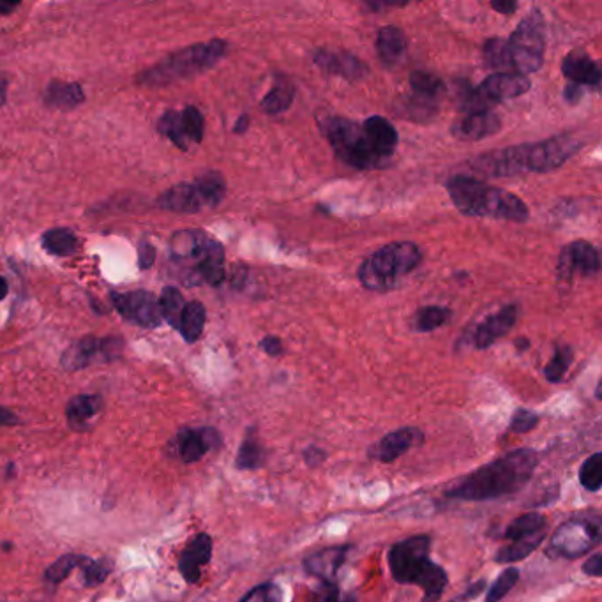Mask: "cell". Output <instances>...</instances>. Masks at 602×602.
Wrapping results in <instances>:
<instances>
[{
  "mask_svg": "<svg viewBox=\"0 0 602 602\" xmlns=\"http://www.w3.org/2000/svg\"><path fill=\"white\" fill-rule=\"evenodd\" d=\"M539 456L532 449H516L456 482L445 495L454 500L482 502L520 491L532 479Z\"/></svg>",
  "mask_w": 602,
  "mask_h": 602,
  "instance_id": "6da1fadb",
  "label": "cell"
},
{
  "mask_svg": "<svg viewBox=\"0 0 602 602\" xmlns=\"http://www.w3.org/2000/svg\"><path fill=\"white\" fill-rule=\"evenodd\" d=\"M580 149L572 135H560L537 143H521L507 149L486 152L472 161L477 174L486 177H514L528 172H551L564 165Z\"/></svg>",
  "mask_w": 602,
  "mask_h": 602,
  "instance_id": "7a4b0ae2",
  "label": "cell"
},
{
  "mask_svg": "<svg viewBox=\"0 0 602 602\" xmlns=\"http://www.w3.org/2000/svg\"><path fill=\"white\" fill-rule=\"evenodd\" d=\"M452 204L465 216L505 219L512 223H527L528 207L520 196L505 189L493 188L468 175H456L447 182Z\"/></svg>",
  "mask_w": 602,
  "mask_h": 602,
  "instance_id": "3957f363",
  "label": "cell"
},
{
  "mask_svg": "<svg viewBox=\"0 0 602 602\" xmlns=\"http://www.w3.org/2000/svg\"><path fill=\"white\" fill-rule=\"evenodd\" d=\"M431 537L414 535L399 541L389 551V567L392 578L401 585H417L422 588L424 602H438L444 595L449 576L444 567L429 560Z\"/></svg>",
  "mask_w": 602,
  "mask_h": 602,
  "instance_id": "277c9868",
  "label": "cell"
},
{
  "mask_svg": "<svg viewBox=\"0 0 602 602\" xmlns=\"http://www.w3.org/2000/svg\"><path fill=\"white\" fill-rule=\"evenodd\" d=\"M172 260L186 271L188 285L218 286L225 279V249L202 230L177 232L170 242Z\"/></svg>",
  "mask_w": 602,
  "mask_h": 602,
  "instance_id": "5b68a950",
  "label": "cell"
},
{
  "mask_svg": "<svg viewBox=\"0 0 602 602\" xmlns=\"http://www.w3.org/2000/svg\"><path fill=\"white\" fill-rule=\"evenodd\" d=\"M421 264V249L414 242H392L368 256L359 267V281L371 292H387Z\"/></svg>",
  "mask_w": 602,
  "mask_h": 602,
  "instance_id": "8992f818",
  "label": "cell"
},
{
  "mask_svg": "<svg viewBox=\"0 0 602 602\" xmlns=\"http://www.w3.org/2000/svg\"><path fill=\"white\" fill-rule=\"evenodd\" d=\"M322 131L334 154L348 166L357 170H377L389 165V161L369 140L362 124L343 117H331L322 122Z\"/></svg>",
  "mask_w": 602,
  "mask_h": 602,
  "instance_id": "52a82bcc",
  "label": "cell"
},
{
  "mask_svg": "<svg viewBox=\"0 0 602 602\" xmlns=\"http://www.w3.org/2000/svg\"><path fill=\"white\" fill-rule=\"evenodd\" d=\"M226 50H228V45L221 39H214L211 43H202V45L189 46L181 52L168 55L165 61L159 62L154 68L147 69L140 75V83L166 85V83L198 75L205 69L216 66L225 57Z\"/></svg>",
  "mask_w": 602,
  "mask_h": 602,
  "instance_id": "ba28073f",
  "label": "cell"
},
{
  "mask_svg": "<svg viewBox=\"0 0 602 602\" xmlns=\"http://www.w3.org/2000/svg\"><path fill=\"white\" fill-rule=\"evenodd\" d=\"M226 195V182L218 172H207L191 184H179L159 196V205L166 211L195 214L214 209Z\"/></svg>",
  "mask_w": 602,
  "mask_h": 602,
  "instance_id": "9c48e42d",
  "label": "cell"
},
{
  "mask_svg": "<svg viewBox=\"0 0 602 602\" xmlns=\"http://www.w3.org/2000/svg\"><path fill=\"white\" fill-rule=\"evenodd\" d=\"M507 50L511 59V68L516 73L527 76L542 68L544 62V50H546V39H544V18L541 11L534 9L530 11L516 31L512 32L511 38L507 39Z\"/></svg>",
  "mask_w": 602,
  "mask_h": 602,
  "instance_id": "30bf717a",
  "label": "cell"
},
{
  "mask_svg": "<svg viewBox=\"0 0 602 602\" xmlns=\"http://www.w3.org/2000/svg\"><path fill=\"white\" fill-rule=\"evenodd\" d=\"M601 542V521L590 518H572L557 528L550 542L551 555L562 558H580L594 550Z\"/></svg>",
  "mask_w": 602,
  "mask_h": 602,
  "instance_id": "8fae6325",
  "label": "cell"
},
{
  "mask_svg": "<svg viewBox=\"0 0 602 602\" xmlns=\"http://www.w3.org/2000/svg\"><path fill=\"white\" fill-rule=\"evenodd\" d=\"M601 269L599 251L587 241H576L565 246L558 255V281L569 283L576 274L592 278Z\"/></svg>",
  "mask_w": 602,
  "mask_h": 602,
  "instance_id": "7c38bea8",
  "label": "cell"
},
{
  "mask_svg": "<svg viewBox=\"0 0 602 602\" xmlns=\"http://www.w3.org/2000/svg\"><path fill=\"white\" fill-rule=\"evenodd\" d=\"M122 350V341L119 338H106L98 341L96 338H82L76 341L75 345L64 352L62 355V366L68 371H78V369L91 366L96 359L103 361H112L115 355H119Z\"/></svg>",
  "mask_w": 602,
  "mask_h": 602,
  "instance_id": "4fadbf2b",
  "label": "cell"
},
{
  "mask_svg": "<svg viewBox=\"0 0 602 602\" xmlns=\"http://www.w3.org/2000/svg\"><path fill=\"white\" fill-rule=\"evenodd\" d=\"M113 302L122 317L136 322L142 327H158L161 324L159 302L149 292H131V294H115Z\"/></svg>",
  "mask_w": 602,
  "mask_h": 602,
  "instance_id": "5bb4252c",
  "label": "cell"
},
{
  "mask_svg": "<svg viewBox=\"0 0 602 602\" xmlns=\"http://www.w3.org/2000/svg\"><path fill=\"white\" fill-rule=\"evenodd\" d=\"M532 89V82L527 76L520 73H495L486 80H482L481 85L477 87V92L481 98L488 103V106L507 99L520 98Z\"/></svg>",
  "mask_w": 602,
  "mask_h": 602,
  "instance_id": "9a60e30c",
  "label": "cell"
},
{
  "mask_svg": "<svg viewBox=\"0 0 602 602\" xmlns=\"http://www.w3.org/2000/svg\"><path fill=\"white\" fill-rule=\"evenodd\" d=\"M500 129H502V121L497 113L484 110V112H468L460 115L452 124L451 133L461 142H477L482 138L497 135Z\"/></svg>",
  "mask_w": 602,
  "mask_h": 602,
  "instance_id": "2e32d148",
  "label": "cell"
},
{
  "mask_svg": "<svg viewBox=\"0 0 602 602\" xmlns=\"http://www.w3.org/2000/svg\"><path fill=\"white\" fill-rule=\"evenodd\" d=\"M212 539L209 534H198L188 542L179 557V571L189 585H195L202 578V569L211 562Z\"/></svg>",
  "mask_w": 602,
  "mask_h": 602,
  "instance_id": "e0dca14e",
  "label": "cell"
},
{
  "mask_svg": "<svg viewBox=\"0 0 602 602\" xmlns=\"http://www.w3.org/2000/svg\"><path fill=\"white\" fill-rule=\"evenodd\" d=\"M424 435L419 428H399L392 433H387L378 444L373 445L369 449V456L373 460L391 461L398 460L399 456H403L405 452L410 451L414 445L422 444Z\"/></svg>",
  "mask_w": 602,
  "mask_h": 602,
  "instance_id": "ac0fdd59",
  "label": "cell"
},
{
  "mask_svg": "<svg viewBox=\"0 0 602 602\" xmlns=\"http://www.w3.org/2000/svg\"><path fill=\"white\" fill-rule=\"evenodd\" d=\"M177 451L184 463H195L204 458L212 447L221 444L218 431L212 428H182L177 433Z\"/></svg>",
  "mask_w": 602,
  "mask_h": 602,
  "instance_id": "d6986e66",
  "label": "cell"
},
{
  "mask_svg": "<svg viewBox=\"0 0 602 602\" xmlns=\"http://www.w3.org/2000/svg\"><path fill=\"white\" fill-rule=\"evenodd\" d=\"M350 546H329L324 550L315 551L309 557L304 558V569L309 576H315L322 583H334L338 571L347 562Z\"/></svg>",
  "mask_w": 602,
  "mask_h": 602,
  "instance_id": "ffe728a7",
  "label": "cell"
},
{
  "mask_svg": "<svg viewBox=\"0 0 602 602\" xmlns=\"http://www.w3.org/2000/svg\"><path fill=\"white\" fill-rule=\"evenodd\" d=\"M516 318H518V306H505L495 315L486 318L475 329L474 336H472L474 347L479 348V350L491 347L498 338H502L507 332L511 331L514 324H516Z\"/></svg>",
  "mask_w": 602,
  "mask_h": 602,
  "instance_id": "44dd1931",
  "label": "cell"
},
{
  "mask_svg": "<svg viewBox=\"0 0 602 602\" xmlns=\"http://www.w3.org/2000/svg\"><path fill=\"white\" fill-rule=\"evenodd\" d=\"M313 61H315L318 68L324 69L325 73L341 76V78L350 80V82L361 80L368 73L366 64L359 61L352 53L320 50V52L315 53Z\"/></svg>",
  "mask_w": 602,
  "mask_h": 602,
  "instance_id": "7402d4cb",
  "label": "cell"
},
{
  "mask_svg": "<svg viewBox=\"0 0 602 602\" xmlns=\"http://www.w3.org/2000/svg\"><path fill=\"white\" fill-rule=\"evenodd\" d=\"M564 76L578 87L597 89L601 83V69L597 62L585 52H571L562 62Z\"/></svg>",
  "mask_w": 602,
  "mask_h": 602,
  "instance_id": "603a6c76",
  "label": "cell"
},
{
  "mask_svg": "<svg viewBox=\"0 0 602 602\" xmlns=\"http://www.w3.org/2000/svg\"><path fill=\"white\" fill-rule=\"evenodd\" d=\"M362 128L366 131L371 143L375 145V149L387 161H391L394 151L398 147V131L394 129L391 122L387 121L385 117H380V115H373V117H369L364 121Z\"/></svg>",
  "mask_w": 602,
  "mask_h": 602,
  "instance_id": "cb8c5ba5",
  "label": "cell"
},
{
  "mask_svg": "<svg viewBox=\"0 0 602 602\" xmlns=\"http://www.w3.org/2000/svg\"><path fill=\"white\" fill-rule=\"evenodd\" d=\"M103 408V399L98 394H80L68 403L66 417H68L69 428L75 431H85L89 428V422L96 419V415Z\"/></svg>",
  "mask_w": 602,
  "mask_h": 602,
  "instance_id": "d4e9b609",
  "label": "cell"
},
{
  "mask_svg": "<svg viewBox=\"0 0 602 602\" xmlns=\"http://www.w3.org/2000/svg\"><path fill=\"white\" fill-rule=\"evenodd\" d=\"M377 52L387 66L398 64L407 52L405 34L394 25H387L384 29H380L377 36Z\"/></svg>",
  "mask_w": 602,
  "mask_h": 602,
  "instance_id": "484cf974",
  "label": "cell"
},
{
  "mask_svg": "<svg viewBox=\"0 0 602 602\" xmlns=\"http://www.w3.org/2000/svg\"><path fill=\"white\" fill-rule=\"evenodd\" d=\"M410 87L414 92L412 99L428 106L435 105L445 92L444 80L435 73H429V71H414L410 75Z\"/></svg>",
  "mask_w": 602,
  "mask_h": 602,
  "instance_id": "4316f807",
  "label": "cell"
},
{
  "mask_svg": "<svg viewBox=\"0 0 602 602\" xmlns=\"http://www.w3.org/2000/svg\"><path fill=\"white\" fill-rule=\"evenodd\" d=\"M45 101L55 108H75L85 101L78 83L52 82L46 89Z\"/></svg>",
  "mask_w": 602,
  "mask_h": 602,
  "instance_id": "83f0119b",
  "label": "cell"
},
{
  "mask_svg": "<svg viewBox=\"0 0 602 602\" xmlns=\"http://www.w3.org/2000/svg\"><path fill=\"white\" fill-rule=\"evenodd\" d=\"M264 458V447L258 440L255 429H248V433L239 447V452H237L235 465L239 470H256L264 465Z\"/></svg>",
  "mask_w": 602,
  "mask_h": 602,
  "instance_id": "f1b7e54d",
  "label": "cell"
},
{
  "mask_svg": "<svg viewBox=\"0 0 602 602\" xmlns=\"http://www.w3.org/2000/svg\"><path fill=\"white\" fill-rule=\"evenodd\" d=\"M205 317H207V313H205L202 302L193 301L186 304L182 311L181 325H179L182 338L186 339L188 343H195L204 332Z\"/></svg>",
  "mask_w": 602,
  "mask_h": 602,
  "instance_id": "f546056e",
  "label": "cell"
},
{
  "mask_svg": "<svg viewBox=\"0 0 602 602\" xmlns=\"http://www.w3.org/2000/svg\"><path fill=\"white\" fill-rule=\"evenodd\" d=\"M544 527H546L544 516H541L539 512H528V514H523V516L516 518L507 525L504 539L505 541H520V539H525L530 535L544 532Z\"/></svg>",
  "mask_w": 602,
  "mask_h": 602,
  "instance_id": "4dcf8cb0",
  "label": "cell"
},
{
  "mask_svg": "<svg viewBox=\"0 0 602 602\" xmlns=\"http://www.w3.org/2000/svg\"><path fill=\"white\" fill-rule=\"evenodd\" d=\"M546 534L539 532V534L530 535L520 541H512V544L505 546L502 550L497 553L498 564H509V562H520L541 546V542L544 541Z\"/></svg>",
  "mask_w": 602,
  "mask_h": 602,
  "instance_id": "1f68e13d",
  "label": "cell"
},
{
  "mask_svg": "<svg viewBox=\"0 0 602 602\" xmlns=\"http://www.w3.org/2000/svg\"><path fill=\"white\" fill-rule=\"evenodd\" d=\"M159 309H161V318H165L168 324L179 329L181 325L182 311H184V297L174 286H166L163 294L159 297Z\"/></svg>",
  "mask_w": 602,
  "mask_h": 602,
  "instance_id": "d6a6232c",
  "label": "cell"
},
{
  "mask_svg": "<svg viewBox=\"0 0 602 602\" xmlns=\"http://www.w3.org/2000/svg\"><path fill=\"white\" fill-rule=\"evenodd\" d=\"M43 246L52 255L69 256L78 249V241L68 228H55L43 235Z\"/></svg>",
  "mask_w": 602,
  "mask_h": 602,
  "instance_id": "836d02e7",
  "label": "cell"
},
{
  "mask_svg": "<svg viewBox=\"0 0 602 602\" xmlns=\"http://www.w3.org/2000/svg\"><path fill=\"white\" fill-rule=\"evenodd\" d=\"M294 103V85L288 82H278L269 94L262 99V108L269 115L283 113Z\"/></svg>",
  "mask_w": 602,
  "mask_h": 602,
  "instance_id": "e575fe53",
  "label": "cell"
},
{
  "mask_svg": "<svg viewBox=\"0 0 602 602\" xmlns=\"http://www.w3.org/2000/svg\"><path fill=\"white\" fill-rule=\"evenodd\" d=\"M89 560L85 555H64V557L55 560L45 571V581L50 585H59L68 578L75 569H82V565Z\"/></svg>",
  "mask_w": 602,
  "mask_h": 602,
  "instance_id": "d590c367",
  "label": "cell"
},
{
  "mask_svg": "<svg viewBox=\"0 0 602 602\" xmlns=\"http://www.w3.org/2000/svg\"><path fill=\"white\" fill-rule=\"evenodd\" d=\"M451 318V309L442 308V306H428L415 313L414 327L415 331L431 332L442 327V325Z\"/></svg>",
  "mask_w": 602,
  "mask_h": 602,
  "instance_id": "8d00e7d4",
  "label": "cell"
},
{
  "mask_svg": "<svg viewBox=\"0 0 602 602\" xmlns=\"http://www.w3.org/2000/svg\"><path fill=\"white\" fill-rule=\"evenodd\" d=\"M572 361H574L572 348L567 347V345L558 347L557 352L553 355V359L544 368V377L551 384H558L565 377L567 369L571 368Z\"/></svg>",
  "mask_w": 602,
  "mask_h": 602,
  "instance_id": "74e56055",
  "label": "cell"
},
{
  "mask_svg": "<svg viewBox=\"0 0 602 602\" xmlns=\"http://www.w3.org/2000/svg\"><path fill=\"white\" fill-rule=\"evenodd\" d=\"M580 482L585 490L597 493L602 486V456L599 452L592 454L580 468Z\"/></svg>",
  "mask_w": 602,
  "mask_h": 602,
  "instance_id": "f35d334b",
  "label": "cell"
},
{
  "mask_svg": "<svg viewBox=\"0 0 602 602\" xmlns=\"http://www.w3.org/2000/svg\"><path fill=\"white\" fill-rule=\"evenodd\" d=\"M484 61L493 69H511V59L505 39L493 38L484 45Z\"/></svg>",
  "mask_w": 602,
  "mask_h": 602,
  "instance_id": "ab89813d",
  "label": "cell"
},
{
  "mask_svg": "<svg viewBox=\"0 0 602 602\" xmlns=\"http://www.w3.org/2000/svg\"><path fill=\"white\" fill-rule=\"evenodd\" d=\"M181 124L184 135L188 136L189 142L200 143L204 140V115L195 106H188L181 113Z\"/></svg>",
  "mask_w": 602,
  "mask_h": 602,
  "instance_id": "60d3db41",
  "label": "cell"
},
{
  "mask_svg": "<svg viewBox=\"0 0 602 602\" xmlns=\"http://www.w3.org/2000/svg\"><path fill=\"white\" fill-rule=\"evenodd\" d=\"M113 564L106 558L101 560H92L89 558L85 564L82 565L83 571V583L87 587H96L105 583L106 578L112 574Z\"/></svg>",
  "mask_w": 602,
  "mask_h": 602,
  "instance_id": "b9f144b4",
  "label": "cell"
},
{
  "mask_svg": "<svg viewBox=\"0 0 602 602\" xmlns=\"http://www.w3.org/2000/svg\"><path fill=\"white\" fill-rule=\"evenodd\" d=\"M159 129L165 133L172 142L182 149L188 151V136L184 135V129L181 124V113L168 112L165 117L159 121Z\"/></svg>",
  "mask_w": 602,
  "mask_h": 602,
  "instance_id": "7bdbcfd3",
  "label": "cell"
},
{
  "mask_svg": "<svg viewBox=\"0 0 602 602\" xmlns=\"http://www.w3.org/2000/svg\"><path fill=\"white\" fill-rule=\"evenodd\" d=\"M520 581V571L509 567L505 569L497 581L491 585L490 592L486 595V602H500L504 599L505 595L511 592L512 588L516 587V583Z\"/></svg>",
  "mask_w": 602,
  "mask_h": 602,
  "instance_id": "ee69618b",
  "label": "cell"
},
{
  "mask_svg": "<svg viewBox=\"0 0 602 602\" xmlns=\"http://www.w3.org/2000/svg\"><path fill=\"white\" fill-rule=\"evenodd\" d=\"M241 602H283V588L276 583H262L249 590Z\"/></svg>",
  "mask_w": 602,
  "mask_h": 602,
  "instance_id": "f6af8a7d",
  "label": "cell"
},
{
  "mask_svg": "<svg viewBox=\"0 0 602 602\" xmlns=\"http://www.w3.org/2000/svg\"><path fill=\"white\" fill-rule=\"evenodd\" d=\"M537 424H539V415L530 412L527 408H520L512 415L511 431H514V433H528V431L537 428Z\"/></svg>",
  "mask_w": 602,
  "mask_h": 602,
  "instance_id": "bcb514c9",
  "label": "cell"
},
{
  "mask_svg": "<svg viewBox=\"0 0 602 602\" xmlns=\"http://www.w3.org/2000/svg\"><path fill=\"white\" fill-rule=\"evenodd\" d=\"M308 602H341L338 585L336 583H322L313 592Z\"/></svg>",
  "mask_w": 602,
  "mask_h": 602,
  "instance_id": "7dc6e473",
  "label": "cell"
},
{
  "mask_svg": "<svg viewBox=\"0 0 602 602\" xmlns=\"http://www.w3.org/2000/svg\"><path fill=\"white\" fill-rule=\"evenodd\" d=\"M583 572L587 576L592 578H599L602 574V555L601 553H595L592 557L588 558L587 562L583 564Z\"/></svg>",
  "mask_w": 602,
  "mask_h": 602,
  "instance_id": "c3c4849f",
  "label": "cell"
},
{
  "mask_svg": "<svg viewBox=\"0 0 602 602\" xmlns=\"http://www.w3.org/2000/svg\"><path fill=\"white\" fill-rule=\"evenodd\" d=\"M304 461L308 463L309 467H318L325 461V452L317 445H311L304 451Z\"/></svg>",
  "mask_w": 602,
  "mask_h": 602,
  "instance_id": "681fc988",
  "label": "cell"
},
{
  "mask_svg": "<svg viewBox=\"0 0 602 602\" xmlns=\"http://www.w3.org/2000/svg\"><path fill=\"white\" fill-rule=\"evenodd\" d=\"M260 347L264 348L265 352L271 355V357L283 354L281 339L276 338V336H267V338L262 339V341H260Z\"/></svg>",
  "mask_w": 602,
  "mask_h": 602,
  "instance_id": "f907efd6",
  "label": "cell"
},
{
  "mask_svg": "<svg viewBox=\"0 0 602 602\" xmlns=\"http://www.w3.org/2000/svg\"><path fill=\"white\" fill-rule=\"evenodd\" d=\"M156 260V251L152 248L151 244L143 242L142 248H140V267L142 269H149Z\"/></svg>",
  "mask_w": 602,
  "mask_h": 602,
  "instance_id": "816d5d0a",
  "label": "cell"
},
{
  "mask_svg": "<svg viewBox=\"0 0 602 602\" xmlns=\"http://www.w3.org/2000/svg\"><path fill=\"white\" fill-rule=\"evenodd\" d=\"M491 8L495 9L497 13H502V15H512L518 9V4L512 2V0H509V2L502 0V2H491Z\"/></svg>",
  "mask_w": 602,
  "mask_h": 602,
  "instance_id": "f5cc1de1",
  "label": "cell"
},
{
  "mask_svg": "<svg viewBox=\"0 0 602 602\" xmlns=\"http://www.w3.org/2000/svg\"><path fill=\"white\" fill-rule=\"evenodd\" d=\"M18 424V417L8 408L0 407V426H15Z\"/></svg>",
  "mask_w": 602,
  "mask_h": 602,
  "instance_id": "db71d44e",
  "label": "cell"
},
{
  "mask_svg": "<svg viewBox=\"0 0 602 602\" xmlns=\"http://www.w3.org/2000/svg\"><path fill=\"white\" fill-rule=\"evenodd\" d=\"M249 126V117L248 115H241L239 117V121L235 122V133H244Z\"/></svg>",
  "mask_w": 602,
  "mask_h": 602,
  "instance_id": "11a10c76",
  "label": "cell"
},
{
  "mask_svg": "<svg viewBox=\"0 0 602 602\" xmlns=\"http://www.w3.org/2000/svg\"><path fill=\"white\" fill-rule=\"evenodd\" d=\"M6 96H8V80L0 75V106L6 103Z\"/></svg>",
  "mask_w": 602,
  "mask_h": 602,
  "instance_id": "9f6ffc18",
  "label": "cell"
},
{
  "mask_svg": "<svg viewBox=\"0 0 602 602\" xmlns=\"http://www.w3.org/2000/svg\"><path fill=\"white\" fill-rule=\"evenodd\" d=\"M18 4L16 2H0V13H9L13 11Z\"/></svg>",
  "mask_w": 602,
  "mask_h": 602,
  "instance_id": "6f0895ef",
  "label": "cell"
},
{
  "mask_svg": "<svg viewBox=\"0 0 602 602\" xmlns=\"http://www.w3.org/2000/svg\"><path fill=\"white\" fill-rule=\"evenodd\" d=\"M8 292L9 286L8 283H6V279L0 278V301H2V299L8 295Z\"/></svg>",
  "mask_w": 602,
  "mask_h": 602,
  "instance_id": "680465c9",
  "label": "cell"
},
{
  "mask_svg": "<svg viewBox=\"0 0 602 602\" xmlns=\"http://www.w3.org/2000/svg\"><path fill=\"white\" fill-rule=\"evenodd\" d=\"M13 472H15V465H9V467H8V479H9V477H13V475H15V474H13Z\"/></svg>",
  "mask_w": 602,
  "mask_h": 602,
  "instance_id": "91938a15",
  "label": "cell"
},
{
  "mask_svg": "<svg viewBox=\"0 0 602 602\" xmlns=\"http://www.w3.org/2000/svg\"><path fill=\"white\" fill-rule=\"evenodd\" d=\"M2 550H11V546H9V542H4V546H2Z\"/></svg>",
  "mask_w": 602,
  "mask_h": 602,
  "instance_id": "94428289",
  "label": "cell"
}]
</instances>
